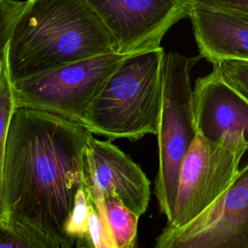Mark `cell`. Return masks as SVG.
Returning a JSON list of instances; mask_svg holds the SVG:
<instances>
[{
	"mask_svg": "<svg viewBox=\"0 0 248 248\" xmlns=\"http://www.w3.org/2000/svg\"><path fill=\"white\" fill-rule=\"evenodd\" d=\"M82 125L50 112L16 108L4 164L6 218L35 227L73 248L64 232L84 183Z\"/></svg>",
	"mask_w": 248,
	"mask_h": 248,
	"instance_id": "6da1fadb",
	"label": "cell"
},
{
	"mask_svg": "<svg viewBox=\"0 0 248 248\" xmlns=\"http://www.w3.org/2000/svg\"><path fill=\"white\" fill-rule=\"evenodd\" d=\"M118 47L85 0H26L7 46L12 82Z\"/></svg>",
	"mask_w": 248,
	"mask_h": 248,
	"instance_id": "7a4b0ae2",
	"label": "cell"
},
{
	"mask_svg": "<svg viewBox=\"0 0 248 248\" xmlns=\"http://www.w3.org/2000/svg\"><path fill=\"white\" fill-rule=\"evenodd\" d=\"M164 55L163 47L127 55L96 97L83 126L109 141L157 135Z\"/></svg>",
	"mask_w": 248,
	"mask_h": 248,
	"instance_id": "3957f363",
	"label": "cell"
},
{
	"mask_svg": "<svg viewBox=\"0 0 248 248\" xmlns=\"http://www.w3.org/2000/svg\"><path fill=\"white\" fill-rule=\"evenodd\" d=\"M201 59V55L187 57L175 51L164 55L162 106L156 135L159 168L154 193L167 220L172 215L182 162L198 135L190 74Z\"/></svg>",
	"mask_w": 248,
	"mask_h": 248,
	"instance_id": "277c9868",
	"label": "cell"
},
{
	"mask_svg": "<svg viewBox=\"0 0 248 248\" xmlns=\"http://www.w3.org/2000/svg\"><path fill=\"white\" fill-rule=\"evenodd\" d=\"M248 150L244 133L209 140L197 135L180 168L174 207L167 227L179 228L205 210L234 182Z\"/></svg>",
	"mask_w": 248,
	"mask_h": 248,
	"instance_id": "5b68a950",
	"label": "cell"
},
{
	"mask_svg": "<svg viewBox=\"0 0 248 248\" xmlns=\"http://www.w3.org/2000/svg\"><path fill=\"white\" fill-rule=\"evenodd\" d=\"M126 56L96 55L12 82L16 107L50 112L83 126L96 97Z\"/></svg>",
	"mask_w": 248,
	"mask_h": 248,
	"instance_id": "8992f818",
	"label": "cell"
},
{
	"mask_svg": "<svg viewBox=\"0 0 248 248\" xmlns=\"http://www.w3.org/2000/svg\"><path fill=\"white\" fill-rule=\"evenodd\" d=\"M154 248H248V164L200 215L179 228L166 226Z\"/></svg>",
	"mask_w": 248,
	"mask_h": 248,
	"instance_id": "52a82bcc",
	"label": "cell"
},
{
	"mask_svg": "<svg viewBox=\"0 0 248 248\" xmlns=\"http://www.w3.org/2000/svg\"><path fill=\"white\" fill-rule=\"evenodd\" d=\"M100 17L118 53L132 55L162 47L167 32L188 17L191 0H85Z\"/></svg>",
	"mask_w": 248,
	"mask_h": 248,
	"instance_id": "ba28073f",
	"label": "cell"
},
{
	"mask_svg": "<svg viewBox=\"0 0 248 248\" xmlns=\"http://www.w3.org/2000/svg\"><path fill=\"white\" fill-rule=\"evenodd\" d=\"M83 176L91 197L113 195L139 217L145 213L150 181L141 168L109 140L89 136L83 152Z\"/></svg>",
	"mask_w": 248,
	"mask_h": 248,
	"instance_id": "9c48e42d",
	"label": "cell"
},
{
	"mask_svg": "<svg viewBox=\"0 0 248 248\" xmlns=\"http://www.w3.org/2000/svg\"><path fill=\"white\" fill-rule=\"evenodd\" d=\"M193 107L197 132L206 140H216L232 132L244 133L248 140V101L226 83L216 70L196 80ZM244 157L246 165L248 150Z\"/></svg>",
	"mask_w": 248,
	"mask_h": 248,
	"instance_id": "30bf717a",
	"label": "cell"
},
{
	"mask_svg": "<svg viewBox=\"0 0 248 248\" xmlns=\"http://www.w3.org/2000/svg\"><path fill=\"white\" fill-rule=\"evenodd\" d=\"M188 17L199 55L209 63L248 61V15L192 3Z\"/></svg>",
	"mask_w": 248,
	"mask_h": 248,
	"instance_id": "8fae6325",
	"label": "cell"
},
{
	"mask_svg": "<svg viewBox=\"0 0 248 248\" xmlns=\"http://www.w3.org/2000/svg\"><path fill=\"white\" fill-rule=\"evenodd\" d=\"M0 248H65L54 236L30 225L0 218Z\"/></svg>",
	"mask_w": 248,
	"mask_h": 248,
	"instance_id": "7c38bea8",
	"label": "cell"
},
{
	"mask_svg": "<svg viewBox=\"0 0 248 248\" xmlns=\"http://www.w3.org/2000/svg\"><path fill=\"white\" fill-rule=\"evenodd\" d=\"M104 206L117 248H137L140 217L113 195L104 196Z\"/></svg>",
	"mask_w": 248,
	"mask_h": 248,
	"instance_id": "4fadbf2b",
	"label": "cell"
},
{
	"mask_svg": "<svg viewBox=\"0 0 248 248\" xmlns=\"http://www.w3.org/2000/svg\"><path fill=\"white\" fill-rule=\"evenodd\" d=\"M16 108L13 83L8 72L7 58H5L0 74V218H6L3 182L4 164L9 128Z\"/></svg>",
	"mask_w": 248,
	"mask_h": 248,
	"instance_id": "5bb4252c",
	"label": "cell"
},
{
	"mask_svg": "<svg viewBox=\"0 0 248 248\" xmlns=\"http://www.w3.org/2000/svg\"><path fill=\"white\" fill-rule=\"evenodd\" d=\"M87 194L91 202V212L89 218V236L87 244H85L89 248H117L106 214L104 197H91L88 192Z\"/></svg>",
	"mask_w": 248,
	"mask_h": 248,
	"instance_id": "9a60e30c",
	"label": "cell"
},
{
	"mask_svg": "<svg viewBox=\"0 0 248 248\" xmlns=\"http://www.w3.org/2000/svg\"><path fill=\"white\" fill-rule=\"evenodd\" d=\"M90 212L91 202L83 183L77 193L74 207L64 225V232L74 244H76V241H83L87 244Z\"/></svg>",
	"mask_w": 248,
	"mask_h": 248,
	"instance_id": "2e32d148",
	"label": "cell"
},
{
	"mask_svg": "<svg viewBox=\"0 0 248 248\" xmlns=\"http://www.w3.org/2000/svg\"><path fill=\"white\" fill-rule=\"evenodd\" d=\"M212 67L226 83L248 101V61L220 60Z\"/></svg>",
	"mask_w": 248,
	"mask_h": 248,
	"instance_id": "e0dca14e",
	"label": "cell"
},
{
	"mask_svg": "<svg viewBox=\"0 0 248 248\" xmlns=\"http://www.w3.org/2000/svg\"><path fill=\"white\" fill-rule=\"evenodd\" d=\"M25 4L26 0H0V74L6 58L7 46L13 26Z\"/></svg>",
	"mask_w": 248,
	"mask_h": 248,
	"instance_id": "ac0fdd59",
	"label": "cell"
},
{
	"mask_svg": "<svg viewBox=\"0 0 248 248\" xmlns=\"http://www.w3.org/2000/svg\"><path fill=\"white\" fill-rule=\"evenodd\" d=\"M195 5L233 11L248 15V0H191Z\"/></svg>",
	"mask_w": 248,
	"mask_h": 248,
	"instance_id": "d6986e66",
	"label": "cell"
},
{
	"mask_svg": "<svg viewBox=\"0 0 248 248\" xmlns=\"http://www.w3.org/2000/svg\"><path fill=\"white\" fill-rule=\"evenodd\" d=\"M75 248H89L83 241H76Z\"/></svg>",
	"mask_w": 248,
	"mask_h": 248,
	"instance_id": "ffe728a7",
	"label": "cell"
}]
</instances>
